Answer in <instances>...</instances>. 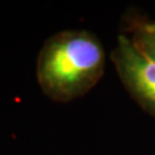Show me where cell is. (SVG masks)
<instances>
[{
    "instance_id": "6da1fadb",
    "label": "cell",
    "mask_w": 155,
    "mask_h": 155,
    "mask_svg": "<svg viewBox=\"0 0 155 155\" xmlns=\"http://www.w3.org/2000/svg\"><path fill=\"white\" fill-rule=\"evenodd\" d=\"M106 54L86 30H64L45 41L37 60V79L46 97L69 102L83 97L104 76Z\"/></svg>"
},
{
    "instance_id": "7a4b0ae2",
    "label": "cell",
    "mask_w": 155,
    "mask_h": 155,
    "mask_svg": "<svg viewBox=\"0 0 155 155\" xmlns=\"http://www.w3.org/2000/svg\"><path fill=\"white\" fill-rule=\"evenodd\" d=\"M110 60L127 93L155 117V61L141 53L124 33L118 35Z\"/></svg>"
},
{
    "instance_id": "3957f363",
    "label": "cell",
    "mask_w": 155,
    "mask_h": 155,
    "mask_svg": "<svg viewBox=\"0 0 155 155\" xmlns=\"http://www.w3.org/2000/svg\"><path fill=\"white\" fill-rule=\"evenodd\" d=\"M124 33L141 53L155 61V21L138 13H127L123 20Z\"/></svg>"
}]
</instances>
